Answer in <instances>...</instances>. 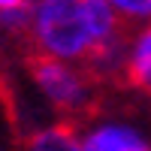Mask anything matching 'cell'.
I'll return each instance as SVG.
<instances>
[{"label":"cell","mask_w":151,"mask_h":151,"mask_svg":"<svg viewBox=\"0 0 151 151\" xmlns=\"http://www.w3.org/2000/svg\"><path fill=\"white\" fill-rule=\"evenodd\" d=\"M121 21L106 0H33L27 36L40 58L88 64L112 36Z\"/></svg>","instance_id":"1"},{"label":"cell","mask_w":151,"mask_h":151,"mask_svg":"<svg viewBox=\"0 0 151 151\" xmlns=\"http://www.w3.org/2000/svg\"><path fill=\"white\" fill-rule=\"evenodd\" d=\"M27 85L36 100L60 118H79L97 100V79L82 64L52 60L36 55L27 67Z\"/></svg>","instance_id":"2"},{"label":"cell","mask_w":151,"mask_h":151,"mask_svg":"<svg viewBox=\"0 0 151 151\" xmlns=\"http://www.w3.org/2000/svg\"><path fill=\"white\" fill-rule=\"evenodd\" d=\"M76 133L82 151H151V133L127 115H94Z\"/></svg>","instance_id":"3"},{"label":"cell","mask_w":151,"mask_h":151,"mask_svg":"<svg viewBox=\"0 0 151 151\" xmlns=\"http://www.w3.org/2000/svg\"><path fill=\"white\" fill-rule=\"evenodd\" d=\"M127 82L142 94H151V24L127 33Z\"/></svg>","instance_id":"4"},{"label":"cell","mask_w":151,"mask_h":151,"mask_svg":"<svg viewBox=\"0 0 151 151\" xmlns=\"http://www.w3.org/2000/svg\"><path fill=\"white\" fill-rule=\"evenodd\" d=\"M18 151H82L79 133L67 121H52L42 127H33L27 139L18 145Z\"/></svg>","instance_id":"5"},{"label":"cell","mask_w":151,"mask_h":151,"mask_svg":"<svg viewBox=\"0 0 151 151\" xmlns=\"http://www.w3.org/2000/svg\"><path fill=\"white\" fill-rule=\"evenodd\" d=\"M85 67L94 79H118V76H124V70H127V33L121 30L118 36H112Z\"/></svg>","instance_id":"6"},{"label":"cell","mask_w":151,"mask_h":151,"mask_svg":"<svg viewBox=\"0 0 151 151\" xmlns=\"http://www.w3.org/2000/svg\"><path fill=\"white\" fill-rule=\"evenodd\" d=\"M33 0H0V27L6 33H27Z\"/></svg>","instance_id":"7"},{"label":"cell","mask_w":151,"mask_h":151,"mask_svg":"<svg viewBox=\"0 0 151 151\" xmlns=\"http://www.w3.org/2000/svg\"><path fill=\"white\" fill-rule=\"evenodd\" d=\"M106 3L121 24H133V27L151 24V0H106Z\"/></svg>","instance_id":"8"},{"label":"cell","mask_w":151,"mask_h":151,"mask_svg":"<svg viewBox=\"0 0 151 151\" xmlns=\"http://www.w3.org/2000/svg\"><path fill=\"white\" fill-rule=\"evenodd\" d=\"M0 151H18L12 145V130H9V118H6V106L0 103Z\"/></svg>","instance_id":"9"}]
</instances>
